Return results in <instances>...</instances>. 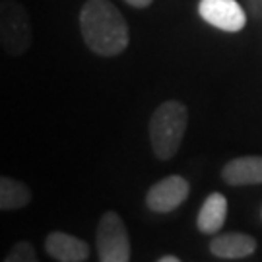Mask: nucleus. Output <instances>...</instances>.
<instances>
[{
    "instance_id": "10",
    "label": "nucleus",
    "mask_w": 262,
    "mask_h": 262,
    "mask_svg": "<svg viewBox=\"0 0 262 262\" xmlns=\"http://www.w3.org/2000/svg\"><path fill=\"white\" fill-rule=\"evenodd\" d=\"M225 220H227V198L222 192H212L198 212V229L206 235H214L224 227Z\"/></svg>"
},
{
    "instance_id": "11",
    "label": "nucleus",
    "mask_w": 262,
    "mask_h": 262,
    "mask_svg": "<svg viewBox=\"0 0 262 262\" xmlns=\"http://www.w3.org/2000/svg\"><path fill=\"white\" fill-rule=\"evenodd\" d=\"M31 200V190L28 185L12 177L0 179V208L2 210H19L28 206Z\"/></svg>"
},
{
    "instance_id": "4",
    "label": "nucleus",
    "mask_w": 262,
    "mask_h": 262,
    "mask_svg": "<svg viewBox=\"0 0 262 262\" xmlns=\"http://www.w3.org/2000/svg\"><path fill=\"white\" fill-rule=\"evenodd\" d=\"M95 245L101 262L130 260V239L126 225L117 212H105L97 225Z\"/></svg>"
},
{
    "instance_id": "7",
    "label": "nucleus",
    "mask_w": 262,
    "mask_h": 262,
    "mask_svg": "<svg viewBox=\"0 0 262 262\" xmlns=\"http://www.w3.org/2000/svg\"><path fill=\"white\" fill-rule=\"evenodd\" d=\"M45 251L58 262H84L90 258V245L64 231H53L45 239Z\"/></svg>"
},
{
    "instance_id": "9",
    "label": "nucleus",
    "mask_w": 262,
    "mask_h": 262,
    "mask_svg": "<svg viewBox=\"0 0 262 262\" xmlns=\"http://www.w3.org/2000/svg\"><path fill=\"white\" fill-rule=\"evenodd\" d=\"M222 179L231 187L262 185V156H243L225 163Z\"/></svg>"
},
{
    "instance_id": "12",
    "label": "nucleus",
    "mask_w": 262,
    "mask_h": 262,
    "mask_svg": "<svg viewBox=\"0 0 262 262\" xmlns=\"http://www.w3.org/2000/svg\"><path fill=\"white\" fill-rule=\"evenodd\" d=\"M4 260L6 262H37V253H35V249L31 247V243L19 241V243H16L10 249V253L6 254Z\"/></svg>"
},
{
    "instance_id": "5",
    "label": "nucleus",
    "mask_w": 262,
    "mask_h": 262,
    "mask_svg": "<svg viewBox=\"0 0 262 262\" xmlns=\"http://www.w3.org/2000/svg\"><path fill=\"white\" fill-rule=\"evenodd\" d=\"M198 14L210 26L229 33H237L247 26V14L237 0H200Z\"/></svg>"
},
{
    "instance_id": "3",
    "label": "nucleus",
    "mask_w": 262,
    "mask_h": 262,
    "mask_svg": "<svg viewBox=\"0 0 262 262\" xmlns=\"http://www.w3.org/2000/svg\"><path fill=\"white\" fill-rule=\"evenodd\" d=\"M0 43L8 55H24L31 45V26L26 8L16 0L0 4Z\"/></svg>"
},
{
    "instance_id": "2",
    "label": "nucleus",
    "mask_w": 262,
    "mask_h": 262,
    "mask_svg": "<svg viewBox=\"0 0 262 262\" xmlns=\"http://www.w3.org/2000/svg\"><path fill=\"white\" fill-rule=\"evenodd\" d=\"M187 122V107L175 99L161 103L154 111L150 119V142L156 158L165 161L177 154L181 142L185 138Z\"/></svg>"
},
{
    "instance_id": "6",
    "label": "nucleus",
    "mask_w": 262,
    "mask_h": 262,
    "mask_svg": "<svg viewBox=\"0 0 262 262\" xmlns=\"http://www.w3.org/2000/svg\"><path fill=\"white\" fill-rule=\"evenodd\" d=\"M188 192H190L188 181L179 175H169L150 187L146 194V206L156 214H167L187 200Z\"/></svg>"
},
{
    "instance_id": "13",
    "label": "nucleus",
    "mask_w": 262,
    "mask_h": 262,
    "mask_svg": "<svg viewBox=\"0 0 262 262\" xmlns=\"http://www.w3.org/2000/svg\"><path fill=\"white\" fill-rule=\"evenodd\" d=\"M124 2L134 6V8H146V6H150L154 0H124Z\"/></svg>"
},
{
    "instance_id": "14",
    "label": "nucleus",
    "mask_w": 262,
    "mask_h": 262,
    "mask_svg": "<svg viewBox=\"0 0 262 262\" xmlns=\"http://www.w3.org/2000/svg\"><path fill=\"white\" fill-rule=\"evenodd\" d=\"M158 262H181V258L179 256H161L158 258Z\"/></svg>"
},
{
    "instance_id": "1",
    "label": "nucleus",
    "mask_w": 262,
    "mask_h": 262,
    "mask_svg": "<svg viewBox=\"0 0 262 262\" xmlns=\"http://www.w3.org/2000/svg\"><path fill=\"white\" fill-rule=\"evenodd\" d=\"M80 29L88 47L99 56H117L128 47L130 31L111 0H88L80 12Z\"/></svg>"
},
{
    "instance_id": "8",
    "label": "nucleus",
    "mask_w": 262,
    "mask_h": 262,
    "mask_svg": "<svg viewBox=\"0 0 262 262\" xmlns=\"http://www.w3.org/2000/svg\"><path fill=\"white\" fill-rule=\"evenodd\" d=\"M256 251V239L249 233L229 231L210 241V253L222 260H241Z\"/></svg>"
}]
</instances>
